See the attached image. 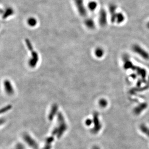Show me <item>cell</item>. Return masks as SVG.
<instances>
[{
	"mask_svg": "<svg viewBox=\"0 0 149 149\" xmlns=\"http://www.w3.org/2000/svg\"><path fill=\"white\" fill-rule=\"evenodd\" d=\"M92 121L89 119H88V120H87L85 122L86 125H90L92 124Z\"/></svg>",
	"mask_w": 149,
	"mask_h": 149,
	"instance_id": "obj_21",
	"label": "cell"
},
{
	"mask_svg": "<svg viewBox=\"0 0 149 149\" xmlns=\"http://www.w3.org/2000/svg\"><path fill=\"white\" fill-rule=\"evenodd\" d=\"M98 21L101 26H105L107 23V15L106 11L102 9L100 10L98 15Z\"/></svg>",
	"mask_w": 149,
	"mask_h": 149,
	"instance_id": "obj_6",
	"label": "cell"
},
{
	"mask_svg": "<svg viewBox=\"0 0 149 149\" xmlns=\"http://www.w3.org/2000/svg\"><path fill=\"white\" fill-rule=\"evenodd\" d=\"M15 149H24V148L21 144H18L16 146Z\"/></svg>",
	"mask_w": 149,
	"mask_h": 149,
	"instance_id": "obj_22",
	"label": "cell"
},
{
	"mask_svg": "<svg viewBox=\"0 0 149 149\" xmlns=\"http://www.w3.org/2000/svg\"><path fill=\"white\" fill-rule=\"evenodd\" d=\"M27 24L31 27H34L37 24L36 18L33 17H31L27 19Z\"/></svg>",
	"mask_w": 149,
	"mask_h": 149,
	"instance_id": "obj_15",
	"label": "cell"
},
{
	"mask_svg": "<svg viewBox=\"0 0 149 149\" xmlns=\"http://www.w3.org/2000/svg\"><path fill=\"white\" fill-rule=\"evenodd\" d=\"M24 139L27 143L29 145V146L33 149H37L38 145L37 143L33 139L29 136L28 134H25L24 136Z\"/></svg>",
	"mask_w": 149,
	"mask_h": 149,
	"instance_id": "obj_8",
	"label": "cell"
},
{
	"mask_svg": "<svg viewBox=\"0 0 149 149\" xmlns=\"http://www.w3.org/2000/svg\"><path fill=\"white\" fill-rule=\"evenodd\" d=\"M54 139L53 137H49L46 140V144L44 148V149H51V143L53 141Z\"/></svg>",
	"mask_w": 149,
	"mask_h": 149,
	"instance_id": "obj_18",
	"label": "cell"
},
{
	"mask_svg": "<svg viewBox=\"0 0 149 149\" xmlns=\"http://www.w3.org/2000/svg\"><path fill=\"white\" fill-rule=\"evenodd\" d=\"M125 16L121 13H116L114 19V22H116L118 24H120L125 20Z\"/></svg>",
	"mask_w": 149,
	"mask_h": 149,
	"instance_id": "obj_12",
	"label": "cell"
},
{
	"mask_svg": "<svg viewBox=\"0 0 149 149\" xmlns=\"http://www.w3.org/2000/svg\"><path fill=\"white\" fill-rule=\"evenodd\" d=\"M99 105L102 108H105L108 105V102L105 99L102 98L99 101Z\"/></svg>",
	"mask_w": 149,
	"mask_h": 149,
	"instance_id": "obj_19",
	"label": "cell"
},
{
	"mask_svg": "<svg viewBox=\"0 0 149 149\" xmlns=\"http://www.w3.org/2000/svg\"><path fill=\"white\" fill-rule=\"evenodd\" d=\"M147 27L149 29V21L148 22V23L147 24Z\"/></svg>",
	"mask_w": 149,
	"mask_h": 149,
	"instance_id": "obj_24",
	"label": "cell"
},
{
	"mask_svg": "<svg viewBox=\"0 0 149 149\" xmlns=\"http://www.w3.org/2000/svg\"><path fill=\"white\" fill-rule=\"evenodd\" d=\"M132 50L145 60H149V53L140 45L135 44L132 47Z\"/></svg>",
	"mask_w": 149,
	"mask_h": 149,
	"instance_id": "obj_3",
	"label": "cell"
},
{
	"mask_svg": "<svg viewBox=\"0 0 149 149\" xmlns=\"http://www.w3.org/2000/svg\"><path fill=\"white\" fill-rule=\"evenodd\" d=\"M4 85L6 92L9 95H12L14 93L13 87L9 80H5L4 82Z\"/></svg>",
	"mask_w": 149,
	"mask_h": 149,
	"instance_id": "obj_9",
	"label": "cell"
},
{
	"mask_svg": "<svg viewBox=\"0 0 149 149\" xmlns=\"http://www.w3.org/2000/svg\"><path fill=\"white\" fill-rule=\"evenodd\" d=\"M74 3L77 11L81 16L85 17L87 15V10L85 7L84 0H74Z\"/></svg>",
	"mask_w": 149,
	"mask_h": 149,
	"instance_id": "obj_4",
	"label": "cell"
},
{
	"mask_svg": "<svg viewBox=\"0 0 149 149\" xmlns=\"http://www.w3.org/2000/svg\"><path fill=\"white\" fill-rule=\"evenodd\" d=\"M57 110V106L56 104H55L52 107L51 112L50 113L49 115V119L50 120H53V118H54V116L56 113Z\"/></svg>",
	"mask_w": 149,
	"mask_h": 149,
	"instance_id": "obj_16",
	"label": "cell"
},
{
	"mask_svg": "<svg viewBox=\"0 0 149 149\" xmlns=\"http://www.w3.org/2000/svg\"><path fill=\"white\" fill-rule=\"evenodd\" d=\"M148 137H149V134H148Z\"/></svg>",
	"mask_w": 149,
	"mask_h": 149,
	"instance_id": "obj_25",
	"label": "cell"
},
{
	"mask_svg": "<svg viewBox=\"0 0 149 149\" xmlns=\"http://www.w3.org/2000/svg\"><path fill=\"white\" fill-rule=\"evenodd\" d=\"M140 128L141 131L144 134H145L146 136H148L149 131V128L147 126H146L145 124H141L140 126Z\"/></svg>",
	"mask_w": 149,
	"mask_h": 149,
	"instance_id": "obj_17",
	"label": "cell"
},
{
	"mask_svg": "<svg viewBox=\"0 0 149 149\" xmlns=\"http://www.w3.org/2000/svg\"><path fill=\"white\" fill-rule=\"evenodd\" d=\"M11 106L10 105L7 106L6 107H5L4 108L2 109V110H1V113L6 112L7 111H8L9 110H10V109H11Z\"/></svg>",
	"mask_w": 149,
	"mask_h": 149,
	"instance_id": "obj_20",
	"label": "cell"
},
{
	"mask_svg": "<svg viewBox=\"0 0 149 149\" xmlns=\"http://www.w3.org/2000/svg\"><path fill=\"white\" fill-rule=\"evenodd\" d=\"M94 54L97 57L101 58L104 55V51L102 48L97 47L95 49L94 51Z\"/></svg>",
	"mask_w": 149,
	"mask_h": 149,
	"instance_id": "obj_13",
	"label": "cell"
},
{
	"mask_svg": "<svg viewBox=\"0 0 149 149\" xmlns=\"http://www.w3.org/2000/svg\"><path fill=\"white\" fill-rule=\"evenodd\" d=\"M147 107H148L147 103H146V102L141 103L134 108V109H133V113L136 115H140L144 110H146V109L147 108Z\"/></svg>",
	"mask_w": 149,
	"mask_h": 149,
	"instance_id": "obj_7",
	"label": "cell"
},
{
	"mask_svg": "<svg viewBox=\"0 0 149 149\" xmlns=\"http://www.w3.org/2000/svg\"><path fill=\"white\" fill-rule=\"evenodd\" d=\"M14 14V10L11 7H7L4 9L3 12V18L5 19L12 16Z\"/></svg>",
	"mask_w": 149,
	"mask_h": 149,
	"instance_id": "obj_10",
	"label": "cell"
},
{
	"mask_svg": "<svg viewBox=\"0 0 149 149\" xmlns=\"http://www.w3.org/2000/svg\"><path fill=\"white\" fill-rule=\"evenodd\" d=\"M25 43L26 44L27 47L31 52V57L28 60V64L31 68H35L37 66L39 60V56L38 54L36 51L34 50L32 44L28 39H26Z\"/></svg>",
	"mask_w": 149,
	"mask_h": 149,
	"instance_id": "obj_1",
	"label": "cell"
},
{
	"mask_svg": "<svg viewBox=\"0 0 149 149\" xmlns=\"http://www.w3.org/2000/svg\"><path fill=\"white\" fill-rule=\"evenodd\" d=\"M94 118V127L91 130L92 132L93 133L96 134L101 129V124L99 121V119L98 118V114L97 113H95L93 115Z\"/></svg>",
	"mask_w": 149,
	"mask_h": 149,
	"instance_id": "obj_5",
	"label": "cell"
},
{
	"mask_svg": "<svg viewBox=\"0 0 149 149\" xmlns=\"http://www.w3.org/2000/svg\"><path fill=\"white\" fill-rule=\"evenodd\" d=\"M57 121L58 122V125L54 129L53 134L54 135H56L57 137H59L62 135L65 130H66L67 125L62 115L60 113H59L58 115Z\"/></svg>",
	"mask_w": 149,
	"mask_h": 149,
	"instance_id": "obj_2",
	"label": "cell"
},
{
	"mask_svg": "<svg viewBox=\"0 0 149 149\" xmlns=\"http://www.w3.org/2000/svg\"><path fill=\"white\" fill-rule=\"evenodd\" d=\"M92 149H99V148L98 147L96 146H95L94 147H93V148Z\"/></svg>",
	"mask_w": 149,
	"mask_h": 149,
	"instance_id": "obj_23",
	"label": "cell"
},
{
	"mask_svg": "<svg viewBox=\"0 0 149 149\" xmlns=\"http://www.w3.org/2000/svg\"><path fill=\"white\" fill-rule=\"evenodd\" d=\"M84 23L85 26L89 29H94L95 28V21L92 18H86Z\"/></svg>",
	"mask_w": 149,
	"mask_h": 149,
	"instance_id": "obj_11",
	"label": "cell"
},
{
	"mask_svg": "<svg viewBox=\"0 0 149 149\" xmlns=\"http://www.w3.org/2000/svg\"><path fill=\"white\" fill-rule=\"evenodd\" d=\"M97 4L95 1H92L89 2L87 4V8L89 10L93 12L97 9Z\"/></svg>",
	"mask_w": 149,
	"mask_h": 149,
	"instance_id": "obj_14",
	"label": "cell"
}]
</instances>
